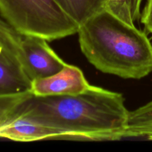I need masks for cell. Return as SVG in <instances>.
Listing matches in <instances>:
<instances>
[{"label": "cell", "instance_id": "7", "mask_svg": "<svg viewBox=\"0 0 152 152\" xmlns=\"http://www.w3.org/2000/svg\"><path fill=\"white\" fill-rule=\"evenodd\" d=\"M19 107L0 126V138L16 142L65 140L64 134L59 131L37 123L21 114Z\"/></svg>", "mask_w": 152, "mask_h": 152}, {"label": "cell", "instance_id": "9", "mask_svg": "<svg viewBox=\"0 0 152 152\" xmlns=\"http://www.w3.org/2000/svg\"><path fill=\"white\" fill-rule=\"evenodd\" d=\"M79 25L105 9L106 0H54Z\"/></svg>", "mask_w": 152, "mask_h": 152}, {"label": "cell", "instance_id": "12", "mask_svg": "<svg viewBox=\"0 0 152 152\" xmlns=\"http://www.w3.org/2000/svg\"><path fill=\"white\" fill-rule=\"evenodd\" d=\"M140 21L146 32L152 34V0H146V3L141 13Z\"/></svg>", "mask_w": 152, "mask_h": 152}, {"label": "cell", "instance_id": "1", "mask_svg": "<svg viewBox=\"0 0 152 152\" xmlns=\"http://www.w3.org/2000/svg\"><path fill=\"white\" fill-rule=\"evenodd\" d=\"M19 112L59 131L65 140L113 141L123 139L130 111L122 94L91 85L77 95H32Z\"/></svg>", "mask_w": 152, "mask_h": 152}, {"label": "cell", "instance_id": "8", "mask_svg": "<svg viewBox=\"0 0 152 152\" xmlns=\"http://www.w3.org/2000/svg\"><path fill=\"white\" fill-rule=\"evenodd\" d=\"M141 138L152 140V100L129 113L123 139Z\"/></svg>", "mask_w": 152, "mask_h": 152}, {"label": "cell", "instance_id": "11", "mask_svg": "<svg viewBox=\"0 0 152 152\" xmlns=\"http://www.w3.org/2000/svg\"><path fill=\"white\" fill-rule=\"evenodd\" d=\"M32 95L31 91L16 94L0 95V126Z\"/></svg>", "mask_w": 152, "mask_h": 152}, {"label": "cell", "instance_id": "6", "mask_svg": "<svg viewBox=\"0 0 152 152\" xmlns=\"http://www.w3.org/2000/svg\"><path fill=\"white\" fill-rule=\"evenodd\" d=\"M90 86L80 68L67 64L53 75L33 80L31 91L37 96L77 95Z\"/></svg>", "mask_w": 152, "mask_h": 152}, {"label": "cell", "instance_id": "2", "mask_svg": "<svg viewBox=\"0 0 152 152\" xmlns=\"http://www.w3.org/2000/svg\"><path fill=\"white\" fill-rule=\"evenodd\" d=\"M82 53L105 74L140 80L152 72V44L146 33L105 10L77 31Z\"/></svg>", "mask_w": 152, "mask_h": 152}, {"label": "cell", "instance_id": "5", "mask_svg": "<svg viewBox=\"0 0 152 152\" xmlns=\"http://www.w3.org/2000/svg\"><path fill=\"white\" fill-rule=\"evenodd\" d=\"M48 40L34 35H22L24 68L31 80L49 77L65 68L64 62L49 46Z\"/></svg>", "mask_w": 152, "mask_h": 152}, {"label": "cell", "instance_id": "4", "mask_svg": "<svg viewBox=\"0 0 152 152\" xmlns=\"http://www.w3.org/2000/svg\"><path fill=\"white\" fill-rule=\"evenodd\" d=\"M22 37L0 16V95L31 90L32 80L24 68Z\"/></svg>", "mask_w": 152, "mask_h": 152}, {"label": "cell", "instance_id": "3", "mask_svg": "<svg viewBox=\"0 0 152 152\" xmlns=\"http://www.w3.org/2000/svg\"><path fill=\"white\" fill-rule=\"evenodd\" d=\"M0 16L22 35L48 41L77 34L80 27L54 0H0Z\"/></svg>", "mask_w": 152, "mask_h": 152}, {"label": "cell", "instance_id": "10", "mask_svg": "<svg viewBox=\"0 0 152 152\" xmlns=\"http://www.w3.org/2000/svg\"><path fill=\"white\" fill-rule=\"evenodd\" d=\"M143 0H106L105 10L132 25L140 19Z\"/></svg>", "mask_w": 152, "mask_h": 152}]
</instances>
